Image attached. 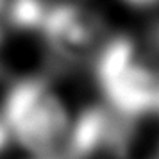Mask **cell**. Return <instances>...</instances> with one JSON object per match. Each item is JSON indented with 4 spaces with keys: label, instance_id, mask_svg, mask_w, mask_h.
<instances>
[{
    "label": "cell",
    "instance_id": "obj_1",
    "mask_svg": "<svg viewBox=\"0 0 159 159\" xmlns=\"http://www.w3.org/2000/svg\"><path fill=\"white\" fill-rule=\"evenodd\" d=\"M6 122L20 143L36 154H47L65 130V113L39 82H20L6 102Z\"/></svg>",
    "mask_w": 159,
    "mask_h": 159
},
{
    "label": "cell",
    "instance_id": "obj_6",
    "mask_svg": "<svg viewBox=\"0 0 159 159\" xmlns=\"http://www.w3.org/2000/svg\"><path fill=\"white\" fill-rule=\"evenodd\" d=\"M11 22L18 27H36L45 22V11L39 0H15L7 7Z\"/></svg>",
    "mask_w": 159,
    "mask_h": 159
},
{
    "label": "cell",
    "instance_id": "obj_5",
    "mask_svg": "<svg viewBox=\"0 0 159 159\" xmlns=\"http://www.w3.org/2000/svg\"><path fill=\"white\" fill-rule=\"evenodd\" d=\"M106 116L98 109H89L79 118L72 132V152L73 156H88L100 145L106 134Z\"/></svg>",
    "mask_w": 159,
    "mask_h": 159
},
{
    "label": "cell",
    "instance_id": "obj_4",
    "mask_svg": "<svg viewBox=\"0 0 159 159\" xmlns=\"http://www.w3.org/2000/svg\"><path fill=\"white\" fill-rule=\"evenodd\" d=\"M136 65L134 63V45L127 38H118L106 47L102 52L98 65H97V73L100 79L102 86H107L109 82L122 77L129 68Z\"/></svg>",
    "mask_w": 159,
    "mask_h": 159
},
{
    "label": "cell",
    "instance_id": "obj_7",
    "mask_svg": "<svg viewBox=\"0 0 159 159\" xmlns=\"http://www.w3.org/2000/svg\"><path fill=\"white\" fill-rule=\"evenodd\" d=\"M6 143H7V129L0 123V150L6 147Z\"/></svg>",
    "mask_w": 159,
    "mask_h": 159
},
{
    "label": "cell",
    "instance_id": "obj_3",
    "mask_svg": "<svg viewBox=\"0 0 159 159\" xmlns=\"http://www.w3.org/2000/svg\"><path fill=\"white\" fill-rule=\"evenodd\" d=\"M45 29L54 45L63 50H77L89 41V25L77 9L59 6L45 16Z\"/></svg>",
    "mask_w": 159,
    "mask_h": 159
},
{
    "label": "cell",
    "instance_id": "obj_8",
    "mask_svg": "<svg viewBox=\"0 0 159 159\" xmlns=\"http://www.w3.org/2000/svg\"><path fill=\"white\" fill-rule=\"evenodd\" d=\"M129 2H134V4H152L154 0H129Z\"/></svg>",
    "mask_w": 159,
    "mask_h": 159
},
{
    "label": "cell",
    "instance_id": "obj_2",
    "mask_svg": "<svg viewBox=\"0 0 159 159\" xmlns=\"http://www.w3.org/2000/svg\"><path fill=\"white\" fill-rule=\"evenodd\" d=\"M109 100L122 113L138 115L159 102V91L154 77L145 68L134 65L122 77L104 86Z\"/></svg>",
    "mask_w": 159,
    "mask_h": 159
}]
</instances>
